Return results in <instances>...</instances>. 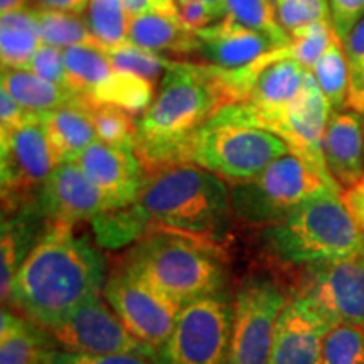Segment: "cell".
Listing matches in <instances>:
<instances>
[{
	"label": "cell",
	"mask_w": 364,
	"mask_h": 364,
	"mask_svg": "<svg viewBox=\"0 0 364 364\" xmlns=\"http://www.w3.org/2000/svg\"><path fill=\"white\" fill-rule=\"evenodd\" d=\"M127 12L132 16H140L147 12H162L171 16H179V7L176 0H122Z\"/></svg>",
	"instance_id": "cell-43"
},
{
	"label": "cell",
	"mask_w": 364,
	"mask_h": 364,
	"mask_svg": "<svg viewBox=\"0 0 364 364\" xmlns=\"http://www.w3.org/2000/svg\"><path fill=\"white\" fill-rule=\"evenodd\" d=\"M331 327L309 300L290 297L277 321L268 364H322V343Z\"/></svg>",
	"instance_id": "cell-17"
},
{
	"label": "cell",
	"mask_w": 364,
	"mask_h": 364,
	"mask_svg": "<svg viewBox=\"0 0 364 364\" xmlns=\"http://www.w3.org/2000/svg\"><path fill=\"white\" fill-rule=\"evenodd\" d=\"M154 100V83L135 73L113 70L86 100L90 105H113L134 113L145 112Z\"/></svg>",
	"instance_id": "cell-27"
},
{
	"label": "cell",
	"mask_w": 364,
	"mask_h": 364,
	"mask_svg": "<svg viewBox=\"0 0 364 364\" xmlns=\"http://www.w3.org/2000/svg\"><path fill=\"white\" fill-rule=\"evenodd\" d=\"M179 7V16L182 22L193 31L204 29V27L215 24L223 19L225 12L220 6L201 2V0H186V2H177Z\"/></svg>",
	"instance_id": "cell-41"
},
{
	"label": "cell",
	"mask_w": 364,
	"mask_h": 364,
	"mask_svg": "<svg viewBox=\"0 0 364 364\" xmlns=\"http://www.w3.org/2000/svg\"><path fill=\"white\" fill-rule=\"evenodd\" d=\"M358 112H331L324 135L327 169L343 189L364 177V132Z\"/></svg>",
	"instance_id": "cell-20"
},
{
	"label": "cell",
	"mask_w": 364,
	"mask_h": 364,
	"mask_svg": "<svg viewBox=\"0 0 364 364\" xmlns=\"http://www.w3.org/2000/svg\"><path fill=\"white\" fill-rule=\"evenodd\" d=\"M2 88H6L26 110L46 113L81 100L66 86L41 78L29 70L2 68Z\"/></svg>",
	"instance_id": "cell-24"
},
{
	"label": "cell",
	"mask_w": 364,
	"mask_h": 364,
	"mask_svg": "<svg viewBox=\"0 0 364 364\" xmlns=\"http://www.w3.org/2000/svg\"><path fill=\"white\" fill-rule=\"evenodd\" d=\"M43 44L33 7L0 16V59L2 68L26 70L31 58Z\"/></svg>",
	"instance_id": "cell-25"
},
{
	"label": "cell",
	"mask_w": 364,
	"mask_h": 364,
	"mask_svg": "<svg viewBox=\"0 0 364 364\" xmlns=\"http://www.w3.org/2000/svg\"><path fill=\"white\" fill-rule=\"evenodd\" d=\"M75 162L105 196L110 211L134 203L147 177L135 149L117 147L102 140H95Z\"/></svg>",
	"instance_id": "cell-16"
},
{
	"label": "cell",
	"mask_w": 364,
	"mask_h": 364,
	"mask_svg": "<svg viewBox=\"0 0 364 364\" xmlns=\"http://www.w3.org/2000/svg\"><path fill=\"white\" fill-rule=\"evenodd\" d=\"M108 59L117 70L135 73L149 80L150 83H161L167 70L174 65L176 59L166 58L161 53L150 51V49L140 48L134 43H124L120 46H112V48H103Z\"/></svg>",
	"instance_id": "cell-32"
},
{
	"label": "cell",
	"mask_w": 364,
	"mask_h": 364,
	"mask_svg": "<svg viewBox=\"0 0 364 364\" xmlns=\"http://www.w3.org/2000/svg\"><path fill=\"white\" fill-rule=\"evenodd\" d=\"M331 188L292 152L273 161L262 174L230 188L233 216L253 228L285 220L299 204Z\"/></svg>",
	"instance_id": "cell-7"
},
{
	"label": "cell",
	"mask_w": 364,
	"mask_h": 364,
	"mask_svg": "<svg viewBox=\"0 0 364 364\" xmlns=\"http://www.w3.org/2000/svg\"><path fill=\"white\" fill-rule=\"evenodd\" d=\"M68 88L81 100H88L93 91L115 70L107 53L98 44H81L65 49Z\"/></svg>",
	"instance_id": "cell-26"
},
{
	"label": "cell",
	"mask_w": 364,
	"mask_h": 364,
	"mask_svg": "<svg viewBox=\"0 0 364 364\" xmlns=\"http://www.w3.org/2000/svg\"><path fill=\"white\" fill-rule=\"evenodd\" d=\"M318 88L329 103L332 112H341L348 107L349 66L343 41L334 34L317 65L312 70Z\"/></svg>",
	"instance_id": "cell-28"
},
{
	"label": "cell",
	"mask_w": 364,
	"mask_h": 364,
	"mask_svg": "<svg viewBox=\"0 0 364 364\" xmlns=\"http://www.w3.org/2000/svg\"><path fill=\"white\" fill-rule=\"evenodd\" d=\"M85 21L102 48L129 43L130 14L122 0H90Z\"/></svg>",
	"instance_id": "cell-31"
},
{
	"label": "cell",
	"mask_w": 364,
	"mask_h": 364,
	"mask_svg": "<svg viewBox=\"0 0 364 364\" xmlns=\"http://www.w3.org/2000/svg\"><path fill=\"white\" fill-rule=\"evenodd\" d=\"M279 19L289 34L312 22L331 21L329 0H275Z\"/></svg>",
	"instance_id": "cell-37"
},
{
	"label": "cell",
	"mask_w": 364,
	"mask_h": 364,
	"mask_svg": "<svg viewBox=\"0 0 364 364\" xmlns=\"http://www.w3.org/2000/svg\"><path fill=\"white\" fill-rule=\"evenodd\" d=\"M103 297L127 329L154 349L169 339L182 309L124 267L108 277Z\"/></svg>",
	"instance_id": "cell-14"
},
{
	"label": "cell",
	"mask_w": 364,
	"mask_h": 364,
	"mask_svg": "<svg viewBox=\"0 0 364 364\" xmlns=\"http://www.w3.org/2000/svg\"><path fill=\"white\" fill-rule=\"evenodd\" d=\"M29 7V0H0V14H7Z\"/></svg>",
	"instance_id": "cell-45"
},
{
	"label": "cell",
	"mask_w": 364,
	"mask_h": 364,
	"mask_svg": "<svg viewBox=\"0 0 364 364\" xmlns=\"http://www.w3.org/2000/svg\"><path fill=\"white\" fill-rule=\"evenodd\" d=\"M287 292L306 299L332 326H364V253L297 268Z\"/></svg>",
	"instance_id": "cell-11"
},
{
	"label": "cell",
	"mask_w": 364,
	"mask_h": 364,
	"mask_svg": "<svg viewBox=\"0 0 364 364\" xmlns=\"http://www.w3.org/2000/svg\"><path fill=\"white\" fill-rule=\"evenodd\" d=\"M289 152V145L272 132L213 117L184 145L179 164H194L240 184L262 174L273 161Z\"/></svg>",
	"instance_id": "cell-6"
},
{
	"label": "cell",
	"mask_w": 364,
	"mask_h": 364,
	"mask_svg": "<svg viewBox=\"0 0 364 364\" xmlns=\"http://www.w3.org/2000/svg\"><path fill=\"white\" fill-rule=\"evenodd\" d=\"M36 203L48 225L75 226L80 221H93L110 211L108 201L76 162L54 167L41 186Z\"/></svg>",
	"instance_id": "cell-15"
},
{
	"label": "cell",
	"mask_w": 364,
	"mask_h": 364,
	"mask_svg": "<svg viewBox=\"0 0 364 364\" xmlns=\"http://www.w3.org/2000/svg\"><path fill=\"white\" fill-rule=\"evenodd\" d=\"M31 115H33V112L26 110L6 88L0 86V136L12 134Z\"/></svg>",
	"instance_id": "cell-42"
},
{
	"label": "cell",
	"mask_w": 364,
	"mask_h": 364,
	"mask_svg": "<svg viewBox=\"0 0 364 364\" xmlns=\"http://www.w3.org/2000/svg\"><path fill=\"white\" fill-rule=\"evenodd\" d=\"M331 112L329 103L311 73L299 97L284 110L250 115L236 124L258 127L279 135L289 145L290 152L306 162L327 186L344 193L327 169L324 156V135Z\"/></svg>",
	"instance_id": "cell-9"
},
{
	"label": "cell",
	"mask_w": 364,
	"mask_h": 364,
	"mask_svg": "<svg viewBox=\"0 0 364 364\" xmlns=\"http://www.w3.org/2000/svg\"><path fill=\"white\" fill-rule=\"evenodd\" d=\"M122 267L181 307L220 292L228 277L215 241L171 231H156L132 245Z\"/></svg>",
	"instance_id": "cell-5"
},
{
	"label": "cell",
	"mask_w": 364,
	"mask_h": 364,
	"mask_svg": "<svg viewBox=\"0 0 364 364\" xmlns=\"http://www.w3.org/2000/svg\"><path fill=\"white\" fill-rule=\"evenodd\" d=\"M31 7L38 19L41 39L44 44L56 46L59 49H68L81 44H98V41L91 34L85 17H81L80 14L36 6Z\"/></svg>",
	"instance_id": "cell-30"
},
{
	"label": "cell",
	"mask_w": 364,
	"mask_h": 364,
	"mask_svg": "<svg viewBox=\"0 0 364 364\" xmlns=\"http://www.w3.org/2000/svg\"><path fill=\"white\" fill-rule=\"evenodd\" d=\"M329 4L331 24L336 36L344 43L353 27L364 17V0H329Z\"/></svg>",
	"instance_id": "cell-40"
},
{
	"label": "cell",
	"mask_w": 364,
	"mask_h": 364,
	"mask_svg": "<svg viewBox=\"0 0 364 364\" xmlns=\"http://www.w3.org/2000/svg\"><path fill=\"white\" fill-rule=\"evenodd\" d=\"M129 41L140 48L174 58H189L199 54V39L181 16L162 12H147L132 16Z\"/></svg>",
	"instance_id": "cell-21"
},
{
	"label": "cell",
	"mask_w": 364,
	"mask_h": 364,
	"mask_svg": "<svg viewBox=\"0 0 364 364\" xmlns=\"http://www.w3.org/2000/svg\"><path fill=\"white\" fill-rule=\"evenodd\" d=\"M343 46L349 66L348 108L364 113V17L353 27Z\"/></svg>",
	"instance_id": "cell-36"
},
{
	"label": "cell",
	"mask_w": 364,
	"mask_h": 364,
	"mask_svg": "<svg viewBox=\"0 0 364 364\" xmlns=\"http://www.w3.org/2000/svg\"><path fill=\"white\" fill-rule=\"evenodd\" d=\"M48 221L41 213L36 199L24 204L11 215L2 216V226H0V295H2L4 306L11 299L17 272L48 231Z\"/></svg>",
	"instance_id": "cell-19"
},
{
	"label": "cell",
	"mask_w": 364,
	"mask_h": 364,
	"mask_svg": "<svg viewBox=\"0 0 364 364\" xmlns=\"http://www.w3.org/2000/svg\"><path fill=\"white\" fill-rule=\"evenodd\" d=\"M223 17H230L241 26L267 36L275 48L290 43V34L279 19L275 0H223Z\"/></svg>",
	"instance_id": "cell-29"
},
{
	"label": "cell",
	"mask_w": 364,
	"mask_h": 364,
	"mask_svg": "<svg viewBox=\"0 0 364 364\" xmlns=\"http://www.w3.org/2000/svg\"><path fill=\"white\" fill-rule=\"evenodd\" d=\"M176 2H186V0H176ZM201 2L213 4V6H220L223 9V0H201ZM223 12H225V11H223Z\"/></svg>",
	"instance_id": "cell-46"
},
{
	"label": "cell",
	"mask_w": 364,
	"mask_h": 364,
	"mask_svg": "<svg viewBox=\"0 0 364 364\" xmlns=\"http://www.w3.org/2000/svg\"><path fill=\"white\" fill-rule=\"evenodd\" d=\"M97 139L117 147L135 149L136 145V120L134 113L113 105H90Z\"/></svg>",
	"instance_id": "cell-33"
},
{
	"label": "cell",
	"mask_w": 364,
	"mask_h": 364,
	"mask_svg": "<svg viewBox=\"0 0 364 364\" xmlns=\"http://www.w3.org/2000/svg\"><path fill=\"white\" fill-rule=\"evenodd\" d=\"M290 295L270 275H248L235 295L226 364H268L273 336Z\"/></svg>",
	"instance_id": "cell-10"
},
{
	"label": "cell",
	"mask_w": 364,
	"mask_h": 364,
	"mask_svg": "<svg viewBox=\"0 0 364 364\" xmlns=\"http://www.w3.org/2000/svg\"><path fill=\"white\" fill-rule=\"evenodd\" d=\"M343 201L364 233V177L351 188L344 189Z\"/></svg>",
	"instance_id": "cell-44"
},
{
	"label": "cell",
	"mask_w": 364,
	"mask_h": 364,
	"mask_svg": "<svg viewBox=\"0 0 364 364\" xmlns=\"http://www.w3.org/2000/svg\"><path fill=\"white\" fill-rule=\"evenodd\" d=\"M363 253H364V247H363Z\"/></svg>",
	"instance_id": "cell-47"
},
{
	"label": "cell",
	"mask_w": 364,
	"mask_h": 364,
	"mask_svg": "<svg viewBox=\"0 0 364 364\" xmlns=\"http://www.w3.org/2000/svg\"><path fill=\"white\" fill-rule=\"evenodd\" d=\"M105 299V297H103ZM102 295L91 297L48 327L59 349L95 354H136L156 361L157 349L135 338Z\"/></svg>",
	"instance_id": "cell-13"
},
{
	"label": "cell",
	"mask_w": 364,
	"mask_h": 364,
	"mask_svg": "<svg viewBox=\"0 0 364 364\" xmlns=\"http://www.w3.org/2000/svg\"><path fill=\"white\" fill-rule=\"evenodd\" d=\"M233 307L225 289L182 307L169 339L157 349L156 364H226Z\"/></svg>",
	"instance_id": "cell-8"
},
{
	"label": "cell",
	"mask_w": 364,
	"mask_h": 364,
	"mask_svg": "<svg viewBox=\"0 0 364 364\" xmlns=\"http://www.w3.org/2000/svg\"><path fill=\"white\" fill-rule=\"evenodd\" d=\"M75 226L49 225L14 280L9 306L44 329L91 297L103 294L107 262Z\"/></svg>",
	"instance_id": "cell-2"
},
{
	"label": "cell",
	"mask_w": 364,
	"mask_h": 364,
	"mask_svg": "<svg viewBox=\"0 0 364 364\" xmlns=\"http://www.w3.org/2000/svg\"><path fill=\"white\" fill-rule=\"evenodd\" d=\"M199 39V58L204 63L226 70L247 66L263 54L275 49L267 36L223 17L215 24L196 31Z\"/></svg>",
	"instance_id": "cell-18"
},
{
	"label": "cell",
	"mask_w": 364,
	"mask_h": 364,
	"mask_svg": "<svg viewBox=\"0 0 364 364\" xmlns=\"http://www.w3.org/2000/svg\"><path fill=\"white\" fill-rule=\"evenodd\" d=\"M231 218L226 182L203 167L181 162L147 171L134 203L102 213L91 226L98 247L118 250L156 231L215 241L225 233Z\"/></svg>",
	"instance_id": "cell-1"
},
{
	"label": "cell",
	"mask_w": 364,
	"mask_h": 364,
	"mask_svg": "<svg viewBox=\"0 0 364 364\" xmlns=\"http://www.w3.org/2000/svg\"><path fill=\"white\" fill-rule=\"evenodd\" d=\"M43 127L58 166L75 162L97 139L88 103L85 100L41 113Z\"/></svg>",
	"instance_id": "cell-22"
},
{
	"label": "cell",
	"mask_w": 364,
	"mask_h": 364,
	"mask_svg": "<svg viewBox=\"0 0 364 364\" xmlns=\"http://www.w3.org/2000/svg\"><path fill=\"white\" fill-rule=\"evenodd\" d=\"M262 243L277 265L292 272L363 252L364 233L344 204L343 193L326 188L285 220L263 228Z\"/></svg>",
	"instance_id": "cell-4"
},
{
	"label": "cell",
	"mask_w": 364,
	"mask_h": 364,
	"mask_svg": "<svg viewBox=\"0 0 364 364\" xmlns=\"http://www.w3.org/2000/svg\"><path fill=\"white\" fill-rule=\"evenodd\" d=\"M48 329L4 309L0 316V364H44L51 349Z\"/></svg>",
	"instance_id": "cell-23"
},
{
	"label": "cell",
	"mask_w": 364,
	"mask_h": 364,
	"mask_svg": "<svg viewBox=\"0 0 364 364\" xmlns=\"http://www.w3.org/2000/svg\"><path fill=\"white\" fill-rule=\"evenodd\" d=\"M56 166L41 113L33 112L19 129L0 136L2 216L34 201L41 186Z\"/></svg>",
	"instance_id": "cell-12"
},
{
	"label": "cell",
	"mask_w": 364,
	"mask_h": 364,
	"mask_svg": "<svg viewBox=\"0 0 364 364\" xmlns=\"http://www.w3.org/2000/svg\"><path fill=\"white\" fill-rule=\"evenodd\" d=\"M226 105L215 66L176 59L136 120L135 150L145 171L179 164L191 136Z\"/></svg>",
	"instance_id": "cell-3"
},
{
	"label": "cell",
	"mask_w": 364,
	"mask_h": 364,
	"mask_svg": "<svg viewBox=\"0 0 364 364\" xmlns=\"http://www.w3.org/2000/svg\"><path fill=\"white\" fill-rule=\"evenodd\" d=\"M322 364H364V326H332L322 343Z\"/></svg>",
	"instance_id": "cell-34"
},
{
	"label": "cell",
	"mask_w": 364,
	"mask_h": 364,
	"mask_svg": "<svg viewBox=\"0 0 364 364\" xmlns=\"http://www.w3.org/2000/svg\"><path fill=\"white\" fill-rule=\"evenodd\" d=\"M26 70L36 73L41 78L53 81V83L66 86L68 88V68L65 49H59L56 46L41 44L34 56L31 58Z\"/></svg>",
	"instance_id": "cell-39"
},
{
	"label": "cell",
	"mask_w": 364,
	"mask_h": 364,
	"mask_svg": "<svg viewBox=\"0 0 364 364\" xmlns=\"http://www.w3.org/2000/svg\"><path fill=\"white\" fill-rule=\"evenodd\" d=\"M44 364H156V361L136 354H95L66 349H48Z\"/></svg>",
	"instance_id": "cell-38"
},
{
	"label": "cell",
	"mask_w": 364,
	"mask_h": 364,
	"mask_svg": "<svg viewBox=\"0 0 364 364\" xmlns=\"http://www.w3.org/2000/svg\"><path fill=\"white\" fill-rule=\"evenodd\" d=\"M334 34L331 21L312 22L290 34V43L285 46L287 53L306 70L312 71Z\"/></svg>",
	"instance_id": "cell-35"
}]
</instances>
